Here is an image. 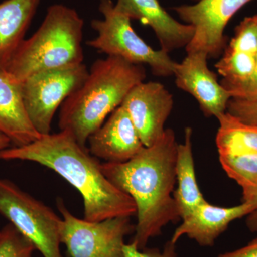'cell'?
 <instances>
[{"label": "cell", "instance_id": "cell-25", "mask_svg": "<svg viewBox=\"0 0 257 257\" xmlns=\"http://www.w3.org/2000/svg\"><path fill=\"white\" fill-rule=\"evenodd\" d=\"M238 99L247 101L257 100V60L252 76L245 88L241 99Z\"/></svg>", "mask_w": 257, "mask_h": 257}, {"label": "cell", "instance_id": "cell-5", "mask_svg": "<svg viewBox=\"0 0 257 257\" xmlns=\"http://www.w3.org/2000/svg\"><path fill=\"white\" fill-rule=\"evenodd\" d=\"M99 10L103 19L91 23L97 35L87 42L88 46L132 64H147L157 77L174 75L177 62L165 51L154 50L139 36L131 20L116 10L111 0H100Z\"/></svg>", "mask_w": 257, "mask_h": 257}, {"label": "cell", "instance_id": "cell-11", "mask_svg": "<svg viewBox=\"0 0 257 257\" xmlns=\"http://www.w3.org/2000/svg\"><path fill=\"white\" fill-rule=\"evenodd\" d=\"M215 64L220 84L231 98L241 99L256 66L257 15L247 17L235 29L234 37Z\"/></svg>", "mask_w": 257, "mask_h": 257}, {"label": "cell", "instance_id": "cell-12", "mask_svg": "<svg viewBox=\"0 0 257 257\" xmlns=\"http://www.w3.org/2000/svg\"><path fill=\"white\" fill-rule=\"evenodd\" d=\"M180 63L177 62L174 76L176 86L189 93L197 101L206 116L217 117L225 113L231 99L214 72L208 67V55L204 52L187 53Z\"/></svg>", "mask_w": 257, "mask_h": 257}, {"label": "cell", "instance_id": "cell-19", "mask_svg": "<svg viewBox=\"0 0 257 257\" xmlns=\"http://www.w3.org/2000/svg\"><path fill=\"white\" fill-rule=\"evenodd\" d=\"M216 145L219 153H257V125L247 124L227 111L216 117Z\"/></svg>", "mask_w": 257, "mask_h": 257}, {"label": "cell", "instance_id": "cell-18", "mask_svg": "<svg viewBox=\"0 0 257 257\" xmlns=\"http://www.w3.org/2000/svg\"><path fill=\"white\" fill-rule=\"evenodd\" d=\"M176 183L177 188L174 198L182 219L207 201L198 185L192 151V130L189 126L184 130V143L177 145Z\"/></svg>", "mask_w": 257, "mask_h": 257}, {"label": "cell", "instance_id": "cell-28", "mask_svg": "<svg viewBox=\"0 0 257 257\" xmlns=\"http://www.w3.org/2000/svg\"><path fill=\"white\" fill-rule=\"evenodd\" d=\"M194 1H195L196 3H197V2L199 1V0H194Z\"/></svg>", "mask_w": 257, "mask_h": 257}, {"label": "cell", "instance_id": "cell-14", "mask_svg": "<svg viewBox=\"0 0 257 257\" xmlns=\"http://www.w3.org/2000/svg\"><path fill=\"white\" fill-rule=\"evenodd\" d=\"M114 8L130 20H138L152 28L160 50L167 53L186 48L194 37V27L172 18L158 0H116Z\"/></svg>", "mask_w": 257, "mask_h": 257}, {"label": "cell", "instance_id": "cell-9", "mask_svg": "<svg viewBox=\"0 0 257 257\" xmlns=\"http://www.w3.org/2000/svg\"><path fill=\"white\" fill-rule=\"evenodd\" d=\"M251 0H199L194 5L173 8L184 23L192 25L194 35L186 47L187 53L204 52L209 58L222 55L227 40L224 31L230 20Z\"/></svg>", "mask_w": 257, "mask_h": 257}, {"label": "cell", "instance_id": "cell-22", "mask_svg": "<svg viewBox=\"0 0 257 257\" xmlns=\"http://www.w3.org/2000/svg\"><path fill=\"white\" fill-rule=\"evenodd\" d=\"M226 111L243 122L257 125V100L231 98L228 103Z\"/></svg>", "mask_w": 257, "mask_h": 257}, {"label": "cell", "instance_id": "cell-10", "mask_svg": "<svg viewBox=\"0 0 257 257\" xmlns=\"http://www.w3.org/2000/svg\"><path fill=\"white\" fill-rule=\"evenodd\" d=\"M121 106L130 115L144 146L150 147L165 133L174 98L162 83L143 82L130 90Z\"/></svg>", "mask_w": 257, "mask_h": 257}, {"label": "cell", "instance_id": "cell-23", "mask_svg": "<svg viewBox=\"0 0 257 257\" xmlns=\"http://www.w3.org/2000/svg\"><path fill=\"white\" fill-rule=\"evenodd\" d=\"M176 244L171 240L167 241L163 249L159 248H146L139 249L137 245L132 241L130 243H125L123 247L124 257H177Z\"/></svg>", "mask_w": 257, "mask_h": 257}, {"label": "cell", "instance_id": "cell-20", "mask_svg": "<svg viewBox=\"0 0 257 257\" xmlns=\"http://www.w3.org/2000/svg\"><path fill=\"white\" fill-rule=\"evenodd\" d=\"M219 162L228 177L242 190V202L257 197V153H219Z\"/></svg>", "mask_w": 257, "mask_h": 257}, {"label": "cell", "instance_id": "cell-24", "mask_svg": "<svg viewBox=\"0 0 257 257\" xmlns=\"http://www.w3.org/2000/svg\"><path fill=\"white\" fill-rule=\"evenodd\" d=\"M218 257H257V238L242 247L221 253Z\"/></svg>", "mask_w": 257, "mask_h": 257}, {"label": "cell", "instance_id": "cell-13", "mask_svg": "<svg viewBox=\"0 0 257 257\" xmlns=\"http://www.w3.org/2000/svg\"><path fill=\"white\" fill-rule=\"evenodd\" d=\"M87 143L93 156L107 163L127 162L145 147L122 106L109 115L104 124L89 137Z\"/></svg>", "mask_w": 257, "mask_h": 257}, {"label": "cell", "instance_id": "cell-17", "mask_svg": "<svg viewBox=\"0 0 257 257\" xmlns=\"http://www.w3.org/2000/svg\"><path fill=\"white\" fill-rule=\"evenodd\" d=\"M41 0H5L0 3V74H6L22 45Z\"/></svg>", "mask_w": 257, "mask_h": 257}, {"label": "cell", "instance_id": "cell-15", "mask_svg": "<svg viewBox=\"0 0 257 257\" xmlns=\"http://www.w3.org/2000/svg\"><path fill=\"white\" fill-rule=\"evenodd\" d=\"M253 209L254 205L251 203L241 202L234 207H223L206 201L182 219V224L175 229L170 240L177 243L186 236L199 246L211 247L231 222L246 217Z\"/></svg>", "mask_w": 257, "mask_h": 257}, {"label": "cell", "instance_id": "cell-21", "mask_svg": "<svg viewBox=\"0 0 257 257\" xmlns=\"http://www.w3.org/2000/svg\"><path fill=\"white\" fill-rule=\"evenodd\" d=\"M35 246L13 224L1 229L0 257H32Z\"/></svg>", "mask_w": 257, "mask_h": 257}, {"label": "cell", "instance_id": "cell-3", "mask_svg": "<svg viewBox=\"0 0 257 257\" xmlns=\"http://www.w3.org/2000/svg\"><path fill=\"white\" fill-rule=\"evenodd\" d=\"M146 76L143 65L120 57L107 56L95 61L82 85L61 106L60 130L69 132L79 145L87 147L89 137Z\"/></svg>", "mask_w": 257, "mask_h": 257}, {"label": "cell", "instance_id": "cell-2", "mask_svg": "<svg viewBox=\"0 0 257 257\" xmlns=\"http://www.w3.org/2000/svg\"><path fill=\"white\" fill-rule=\"evenodd\" d=\"M0 160L35 162L58 174L82 195L86 220L100 221L136 214L132 197L111 183L98 159L65 130L41 135L25 146L5 149L0 152Z\"/></svg>", "mask_w": 257, "mask_h": 257}, {"label": "cell", "instance_id": "cell-6", "mask_svg": "<svg viewBox=\"0 0 257 257\" xmlns=\"http://www.w3.org/2000/svg\"><path fill=\"white\" fill-rule=\"evenodd\" d=\"M0 215L10 221L43 257L61 253L62 217L14 182L0 177Z\"/></svg>", "mask_w": 257, "mask_h": 257}, {"label": "cell", "instance_id": "cell-1", "mask_svg": "<svg viewBox=\"0 0 257 257\" xmlns=\"http://www.w3.org/2000/svg\"><path fill=\"white\" fill-rule=\"evenodd\" d=\"M178 143L175 132L166 128L150 147L122 163L101 164V170L118 189L132 197L138 217L133 242L145 249L152 238L180 216L172 192L176 184V160Z\"/></svg>", "mask_w": 257, "mask_h": 257}, {"label": "cell", "instance_id": "cell-8", "mask_svg": "<svg viewBox=\"0 0 257 257\" xmlns=\"http://www.w3.org/2000/svg\"><path fill=\"white\" fill-rule=\"evenodd\" d=\"M88 73L82 63L37 72L20 83L25 109L40 135L51 133L56 111L82 85Z\"/></svg>", "mask_w": 257, "mask_h": 257}, {"label": "cell", "instance_id": "cell-7", "mask_svg": "<svg viewBox=\"0 0 257 257\" xmlns=\"http://www.w3.org/2000/svg\"><path fill=\"white\" fill-rule=\"evenodd\" d=\"M57 205L62 217L61 243L70 257H124L125 237L135 231L130 217L89 221L72 214L62 199Z\"/></svg>", "mask_w": 257, "mask_h": 257}, {"label": "cell", "instance_id": "cell-29", "mask_svg": "<svg viewBox=\"0 0 257 257\" xmlns=\"http://www.w3.org/2000/svg\"><path fill=\"white\" fill-rule=\"evenodd\" d=\"M0 236H1V229H0Z\"/></svg>", "mask_w": 257, "mask_h": 257}, {"label": "cell", "instance_id": "cell-26", "mask_svg": "<svg viewBox=\"0 0 257 257\" xmlns=\"http://www.w3.org/2000/svg\"><path fill=\"white\" fill-rule=\"evenodd\" d=\"M254 205V209L246 216V226L251 232L257 233V197L251 202Z\"/></svg>", "mask_w": 257, "mask_h": 257}, {"label": "cell", "instance_id": "cell-16", "mask_svg": "<svg viewBox=\"0 0 257 257\" xmlns=\"http://www.w3.org/2000/svg\"><path fill=\"white\" fill-rule=\"evenodd\" d=\"M0 132L14 147L33 143L41 135L32 124L24 104L20 83L0 74Z\"/></svg>", "mask_w": 257, "mask_h": 257}, {"label": "cell", "instance_id": "cell-4", "mask_svg": "<svg viewBox=\"0 0 257 257\" xmlns=\"http://www.w3.org/2000/svg\"><path fill=\"white\" fill-rule=\"evenodd\" d=\"M83 28L84 20L73 8L51 5L38 30L20 45L7 75L21 83L37 72L83 63Z\"/></svg>", "mask_w": 257, "mask_h": 257}, {"label": "cell", "instance_id": "cell-27", "mask_svg": "<svg viewBox=\"0 0 257 257\" xmlns=\"http://www.w3.org/2000/svg\"><path fill=\"white\" fill-rule=\"evenodd\" d=\"M11 142L10 139L0 132V152L5 150V149L9 148Z\"/></svg>", "mask_w": 257, "mask_h": 257}]
</instances>
